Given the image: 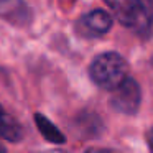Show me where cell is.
<instances>
[{
  "instance_id": "6da1fadb",
  "label": "cell",
  "mask_w": 153,
  "mask_h": 153,
  "mask_svg": "<svg viewBox=\"0 0 153 153\" xmlns=\"http://www.w3.org/2000/svg\"><path fill=\"white\" fill-rule=\"evenodd\" d=\"M114 13L137 36L145 40L153 36V0H123Z\"/></svg>"
},
{
  "instance_id": "7a4b0ae2",
  "label": "cell",
  "mask_w": 153,
  "mask_h": 153,
  "mask_svg": "<svg viewBox=\"0 0 153 153\" xmlns=\"http://www.w3.org/2000/svg\"><path fill=\"white\" fill-rule=\"evenodd\" d=\"M128 66L127 61L119 53H102L92 59L89 66L91 79L99 87L107 91H114L123 79L127 77Z\"/></svg>"
},
{
  "instance_id": "3957f363",
  "label": "cell",
  "mask_w": 153,
  "mask_h": 153,
  "mask_svg": "<svg viewBox=\"0 0 153 153\" xmlns=\"http://www.w3.org/2000/svg\"><path fill=\"white\" fill-rule=\"evenodd\" d=\"M140 102H142L140 86L135 79L128 76L114 89L112 97H110V104L114 109L127 115H135L137 110L140 109Z\"/></svg>"
},
{
  "instance_id": "277c9868",
  "label": "cell",
  "mask_w": 153,
  "mask_h": 153,
  "mask_svg": "<svg viewBox=\"0 0 153 153\" xmlns=\"http://www.w3.org/2000/svg\"><path fill=\"white\" fill-rule=\"evenodd\" d=\"M112 17L105 10H92L79 18L77 30L84 36H100L112 28Z\"/></svg>"
},
{
  "instance_id": "5b68a950",
  "label": "cell",
  "mask_w": 153,
  "mask_h": 153,
  "mask_svg": "<svg viewBox=\"0 0 153 153\" xmlns=\"http://www.w3.org/2000/svg\"><path fill=\"white\" fill-rule=\"evenodd\" d=\"M0 15L8 20L15 22H27L28 20V8L22 0H0Z\"/></svg>"
},
{
  "instance_id": "8992f818",
  "label": "cell",
  "mask_w": 153,
  "mask_h": 153,
  "mask_svg": "<svg viewBox=\"0 0 153 153\" xmlns=\"http://www.w3.org/2000/svg\"><path fill=\"white\" fill-rule=\"evenodd\" d=\"M0 137L8 142H18L22 138V127L5 112L2 105H0Z\"/></svg>"
},
{
  "instance_id": "52a82bcc",
  "label": "cell",
  "mask_w": 153,
  "mask_h": 153,
  "mask_svg": "<svg viewBox=\"0 0 153 153\" xmlns=\"http://www.w3.org/2000/svg\"><path fill=\"white\" fill-rule=\"evenodd\" d=\"M35 122H36V127H38V130H40V133L48 140V142L58 143V145L66 142V140H64V135L58 130V127L54 125L53 122H50L43 114H35Z\"/></svg>"
},
{
  "instance_id": "ba28073f",
  "label": "cell",
  "mask_w": 153,
  "mask_h": 153,
  "mask_svg": "<svg viewBox=\"0 0 153 153\" xmlns=\"http://www.w3.org/2000/svg\"><path fill=\"white\" fill-rule=\"evenodd\" d=\"M146 142H148V146H150V150L153 152V127L150 128V132H148V137H146Z\"/></svg>"
},
{
  "instance_id": "9c48e42d",
  "label": "cell",
  "mask_w": 153,
  "mask_h": 153,
  "mask_svg": "<svg viewBox=\"0 0 153 153\" xmlns=\"http://www.w3.org/2000/svg\"><path fill=\"white\" fill-rule=\"evenodd\" d=\"M4 150H5V148H4V146H2V145H0V152H4Z\"/></svg>"
},
{
  "instance_id": "30bf717a",
  "label": "cell",
  "mask_w": 153,
  "mask_h": 153,
  "mask_svg": "<svg viewBox=\"0 0 153 153\" xmlns=\"http://www.w3.org/2000/svg\"><path fill=\"white\" fill-rule=\"evenodd\" d=\"M152 66H153V58H152Z\"/></svg>"
}]
</instances>
